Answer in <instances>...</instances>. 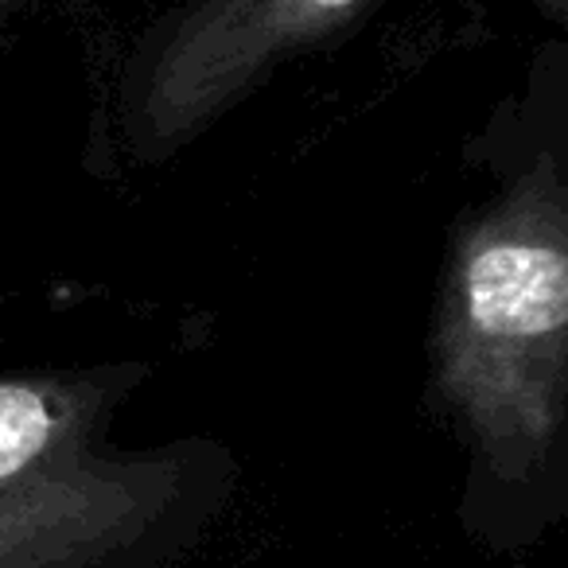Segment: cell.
I'll use <instances>...</instances> for the list:
<instances>
[{
    "label": "cell",
    "mask_w": 568,
    "mask_h": 568,
    "mask_svg": "<svg viewBox=\"0 0 568 568\" xmlns=\"http://www.w3.org/2000/svg\"><path fill=\"white\" fill-rule=\"evenodd\" d=\"M467 308L483 335L541 339L568 320V265L557 245L495 242L467 268Z\"/></svg>",
    "instance_id": "cell-1"
},
{
    "label": "cell",
    "mask_w": 568,
    "mask_h": 568,
    "mask_svg": "<svg viewBox=\"0 0 568 568\" xmlns=\"http://www.w3.org/2000/svg\"><path fill=\"white\" fill-rule=\"evenodd\" d=\"M59 420L51 402L32 386L4 382L0 386V475L17 471L28 459L55 444Z\"/></svg>",
    "instance_id": "cell-2"
},
{
    "label": "cell",
    "mask_w": 568,
    "mask_h": 568,
    "mask_svg": "<svg viewBox=\"0 0 568 568\" xmlns=\"http://www.w3.org/2000/svg\"><path fill=\"white\" fill-rule=\"evenodd\" d=\"M316 9H347V4H355V0H312Z\"/></svg>",
    "instance_id": "cell-3"
}]
</instances>
